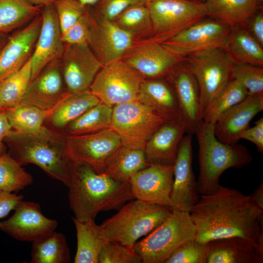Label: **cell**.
Wrapping results in <instances>:
<instances>
[{"label":"cell","mask_w":263,"mask_h":263,"mask_svg":"<svg viewBox=\"0 0 263 263\" xmlns=\"http://www.w3.org/2000/svg\"><path fill=\"white\" fill-rule=\"evenodd\" d=\"M241 139H244L254 143L258 151L263 152V117L255 123L252 128H247L241 135Z\"/></svg>","instance_id":"cell-46"},{"label":"cell","mask_w":263,"mask_h":263,"mask_svg":"<svg viewBox=\"0 0 263 263\" xmlns=\"http://www.w3.org/2000/svg\"><path fill=\"white\" fill-rule=\"evenodd\" d=\"M152 33L161 42L207 17L204 2L189 0H148Z\"/></svg>","instance_id":"cell-9"},{"label":"cell","mask_w":263,"mask_h":263,"mask_svg":"<svg viewBox=\"0 0 263 263\" xmlns=\"http://www.w3.org/2000/svg\"><path fill=\"white\" fill-rule=\"evenodd\" d=\"M172 209L135 199L125 204L100 226L108 241L133 248L138 240L161 225Z\"/></svg>","instance_id":"cell-5"},{"label":"cell","mask_w":263,"mask_h":263,"mask_svg":"<svg viewBox=\"0 0 263 263\" xmlns=\"http://www.w3.org/2000/svg\"><path fill=\"white\" fill-rule=\"evenodd\" d=\"M42 7L24 0H0V33L9 34L26 25L40 13Z\"/></svg>","instance_id":"cell-35"},{"label":"cell","mask_w":263,"mask_h":263,"mask_svg":"<svg viewBox=\"0 0 263 263\" xmlns=\"http://www.w3.org/2000/svg\"><path fill=\"white\" fill-rule=\"evenodd\" d=\"M29 4L34 6H44L54 3L55 0H24Z\"/></svg>","instance_id":"cell-51"},{"label":"cell","mask_w":263,"mask_h":263,"mask_svg":"<svg viewBox=\"0 0 263 263\" xmlns=\"http://www.w3.org/2000/svg\"><path fill=\"white\" fill-rule=\"evenodd\" d=\"M23 198L22 195L0 190V219L6 217L12 210H14Z\"/></svg>","instance_id":"cell-47"},{"label":"cell","mask_w":263,"mask_h":263,"mask_svg":"<svg viewBox=\"0 0 263 263\" xmlns=\"http://www.w3.org/2000/svg\"><path fill=\"white\" fill-rule=\"evenodd\" d=\"M247 29L252 37L263 46V14L261 9L252 18Z\"/></svg>","instance_id":"cell-48"},{"label":"cell","mask_w":263,"mask_h":263,"mask_svg":"<svg viewBox=\"0 0 263 263\" xmlns=\"http://www.w3.org/2000/svg\"><path fill=\"white\" fill-rule=\"evenodd\" d=\"M76 229L77 249L75 263H99V257L108 241L100 225L94 221H81L73 218Z\"/></svg>","instance_id":"cell-29"},{"label":"cell","mask_w":263,"mask_h":263,"mask_svg":"<svg viewBox=\"0 0 263 263\" xmlns=\"http://www.w3.org/2000/svg\"><path fill=\"white\" fill-rule=\"evenodd\" d=\"M207 17L219 20L231 28H247L261 3L258 0H205Z\"/></svg>","instance_id":"cell-27"},{"label":"cell","mask_w":263,"mask_h":263,"mask_svg":"<svg viewBox=\"0 0 263 263\" xmlns=\"http://www.w3.org/2000/svg\"><path fill=\"white\" fill-rule=\"evenodd\" d=\"M167 121L134 101L113 107L110 128L119 135L123 146L144 150L148 140Z\"/></svg>","instance_id":"cell-8"},{"label":"cell","mask_w":263,"mask_h":263,"mask_svg":"<svg viewBox=\"0 0 263 263\" xmlns=\"http://www.w3.org/2000/svg\"><path fill=\"white\" fill-rule=\"evenodd\" d=\"M263 110V94H248L218 118L214 124V134L221 142L236 144L251 120Z\"/></svg>","instance_id":"cell-22"},{"label":"cell","mask_w":263,"mask_h":263,"mask_svg":"<svg viewBox=\"0 0 263 263\" xmlns=\"http://www.w3.org/2000/svg\"><path fill=\"white\" fill-rule=\"evenodd\" d=\"M67 95L60 58L56 59L30 81L22 102L50 111Z\"/></svg>","instance_id":"cell-21"},{"label":"cell","mask_w":263,"mask_h":263,"mask_svg":"<svg viewBox=\"0 0 263 263\" xmlns=\"http://www.w3.org/2000/svg\"><path fill=\"white\" fill-rule=\"evenodd\" d=\"M70 250L64 234L55 231L33 242L32 263H69Z\"/></svg>","instance_id":"cell-32"},{"label":"cell","mask_w":263,"mask_h":263,"mask_svg":"<svg viewBox=\"0 0 263 263\" xmlns=\"http://www.w3.org/2000/svg\"><path fill=\"white\" fill-rule=\"evenodd\" d=\"M261 3H262L263 0H258Z\"/></svg>","instance_id":"cell-56"},{"label":"cell","mask_w":263,"mask_h":263,"mask_svg":"<svg viewBox=\"0 0 263 263\" xmlns=\"http://www.w3.org/2000/svg\"><path fill=\"white\" fill-rule=\"evenodd\" d=\"M3 111H4V110H3V108H2V107L0 101V112Z\"/></svg>","instance_id":"cell-55"},{"label":"cell","mask_w":263,"mask_h":263,"mask_svg":"<svg viewBox=\"0 0 263 263\" xmlns=\"http://www.w3.org/2000/svg\"><path fill=\"white\" fill-rule=\"evenodd\" d=\"M149 166L144 150L122 146L102 173L117 181L129 182L134 174Z\"/></svg>","instance_id":"cell-31"},{"label":"cell","mask_w":263,"mask_h":263,"mask_svg":"<svg viewBox=\"0 0 263 263\" xmlns=\"http://www.w3.org/2000/svg\"><path fill=\"white\" fill-rule=\"evenodd\" d=\"M195 133L199 146V174L197 182L201 195L212 194L220 188V177L225 170L242 168L253 160L245 146L219 141L214 134V124L201 120Z\"/></svg>","instance_id":"cell-4"},{"label":"cell","mask_w":263,"mask_h":263,"mask_svg":"<svg viewBox=\"0 0 263 263\" xmlns=\"http://www.w3.org/2000/svg\"><path fill=\"white\" fill-rule=\"evenodd\" d=\"M189 214L197 242L206 244L238 237L263 251V210L248 195L221 186L212 194L200 195Z\"/></svg>","instance_id":"cell-1"},{"label":"cell","mask_w":263,"mask_h":263,"mask_svg":"<svg viewBox=\"0 0 263 263\" xmlns=\"http://www.w3.org/2000/svg\"><path fill=\"white\" fill-rule=\"evenodd\" d=\"M31 57L18 71L0 83V101L3 110L21 103L31 79Z\"/></svg>","instance_id":"cell-36"},{"label":"cell","mask_w":263,"mask_h":263,"mask_svg":"<svg viewBox=\"0 0 263 263\" xmlns=\"http://www.w3.org/2000/svg\"><path fill=\"white\" fill-rule=\"evenodd\" d=\"M248 195L255 204L263 210V184L261 183L255 190Z\"/></svg>","instance_id":"cell-50"},{"label":"cell","mask_w":263,"mask_h":263,"mask_svg":"<svg viewBox=\"0 0 263 263\" xmlns=\"http://www.w3.org/2000/svg\"><path fill=\"white\" fill-rule=\"evenodd\" d=\"M173 166L150 165L134 174L129 182L134 199L172 208Z\"/></svg>","instance_id":"cell-18"},{"label":"cell","mask_w":263,"mask_h":263,"mask_svg":"<svg viewBox=\"0 0 263 263\" xmlns=\"http://www.w3.org/2000/svg\"><path fill=\"white\" fill-rule=\"evenodd\" d=\"M140 256L133 248L119 243L108 241L102 247L99 263H141Z\"/></svg>","instance_id":"cell-42"},{"label":"cell","mask_w":263,"mask_h":263,"mask_svg":"<svg viewBox=\"0 0 263 263\" xmlns=\"http://www.w3.org/2000/svg\"><path fill=\"white\" fill-rule=\"evenodd\" d=\"M100 102L90 90L76 94H68L51 111L45 120L44 125L63 132L68 125Z\"/></svg>","instance_id":"cell-28"},{"label":"cell","mask_w":263,"mask_h":263,"mask_svg":"<svg viewBox=\"0 0 263 263\" xmlns=\"http://www.w3.org/2000/svg\"><path fill=\"white\" fill-rule=\"evenodd\" d=\"M196 233L189 212L172 209L161 225L135 244L133 249L143 263H164L181 245L195 239Z\"/></svg>","instance_id":"cell-6"},{"label":"cell","mask_w":263,"mask_h":263,"mask_svg":"<svg viewBox=\"0 0 263 263\" xmlns=\"http://www.w3.org/2000/svg\"><path fill=\"white\" fill-rule=\"evenodd\" d=\"M54 5L62 34L79 19L86 8L77 0H55Z\"/></svg>","instance_id":"cell-43"},{"label":"cell","mask_w":263,"mask_h":263,"mask_svg":"<svg viewBox=\"0 0 263 263\" xmlns=\"http://www.w3.org/2000/svg\"><path fill=\"white\" fill-rule=\"evenodd\" d=\"M113 107L100 102L68 125L63 133L67 135L90 134L110 128Z\"/></svg>","instance_id":"cell-34"},{"label":"cell","mask_w":263,"mask_h":263,"mask_svg":"<svg viewBox=\"0 0 263 263\" xmlns=\"http://www.w3.org/2000/svg\"><path fill=\"white\" fill-rule=\"evenodd\" d=\"M137 101L167 120L182 122L173 88L163 80L157 78L144 80L140 87Z\"/></svg>","instance_id":"cell-26"},{"label":"cell","mask_w":263,"mask_h":263,"mask_svg":"<svg viewBox=\"0 0 263 263\" xmlns=\"http://www.w3.org/2000/svg\"><path fill=\"white\" fill-rule=\"evenodd\" d=\"M148 0H100L94 6L101 16L114 20L128 7L136 4H147Z\"/></svg>","instance_id":"cell-45"},{"label":"cell","mask_w":263,"mask_h":263,"mask_svg":"<svg viewBox=\"0 0 263 263\" xmlns=\"http://www.w3.org/2000/svg\"><path fill=\"white\" fill-rule=\"evenodd\" d=\"M263 47L247 28L234 27L232 28L224 49L234 63L263 67Z\"/></svg>","instance_id":"cell-30"},{"label":"cell","mask_w":263,"mask_h":263,"mask_svg":"<svg viewBox=\"0 0 263 263\" xmlns=\"http://www.w3.org/2000/svg\"><path fill=\"white\" fill-rule=\"evenodd\" d=\"M90 18L88 7L79 19L62 34V39L66 44H88Z\"/></svg>","instance_id":"cell-44"},{"label":"cell","mask_w":263,"mask_h":263,"mask_svg":"<svg viewBox=\"0 0 263 263\" xmlns=\"http://www.w3.org/2000/svg\"><path fill=\"white\" fill-rule=\"evenodd\" d=\"M60 64L68 94L90 90L94 78L102 67L87 43H64Z\"/></svg>","instance_id":"cell-14"},{"label":"cell","mask_w":263,"mask_h":263,"mask_svg":"<svg viewBox=\"0 0 263 263\" xmlns=\"http://www.w3.org/2000/svg\"><path fill=\"white\" fill-rule=\"evenodd\" d=\"M67 187L70 207L81 221H94L99 212L119 210L135 199L129 182L97 173L81 162H74Z\"/></svg>","instance_id":"cell-2"},{"label":"cell","mask_w":263,"mask_h":263,"mask_svg":"<svg viewBox=\"0 0 263 263\" xmlns=\"http://www.w3.org/2000/svg\"><path fill=\"white\" fill-rule=\"evenodd\" d=\"M184 59L197 82L199 117L202 120L213 100L231 79L234 63L223 48L199 52Z\"/></svg>","instance_id":"cell-7"},{"label":"cell","mask_w":263,"mask_h":263,"mask_svg":"<svg viewBox=\"0 0 263 263\" xmlns=\"http://www.w3.org/2000/svg\"><path fill=\"white\" fill-rule=\"evenodd\" d=\"M192 165V134L187 133L181 140L174 165L171 194L173 209L189 212L200 199Z\"/></svg>","instance_id":"cell-16"},{"label":"cell","mask_w":263,"mask_h":263,"mask_svg":"<svg viewBox=\"0 0 263 263\" xmlns=\"http://www.w3.org/2000/svg\"><path fill=\"white\" fill-rule=\"evenodd\" d=\"M231 79L239 82L248 94H263V68L250 64L234 63L230 73Z\"/></svg>","instance_id":"cell-40"},{"label":"cell","mask_w":263,"mask_h":263,"mask_svg":"<svg viewBox=\"0 0 263 263\" xmlns=\"http://www.w3.org/2000/svg\"><path fill=\"white\" fill-rule=\"evenodd\" d=\"M41 23L40 13L9 35L0 50V83L20 69L31 57Z\"/></svg>","instance_id":"cell-17"},{"label":"cell","mask_w":263,"mask_h":263,"mask_svg":"<svg viewBox=\"0 0 263 263\" xmlns=\"http://www.w3.org/2000/svg\"><path fill=\"white\" fill-rule=\"evenodd\" d=\"M8 219L0 222V230L20 241L34 242L55 230L56 220L45 217L38 203L21 200Z\"/></svg>","instance_id":"cell-15"},{"label":"cell","mask_w":263,"mask_h":263,"mask_svg":"<svg viewBox=\"0 0 263 263\" xmlns=\"http://www.w3.org/2000/svg\"><path fill=\"white\" fill-rule=\"evenodd\" d=\"M248 92L239 82L231 79L213 100L202 121L215 124L225 112L243 101Z\"/></svg>","instance_id":"cell-38"},{"label":"cell","mask_w":263,"mask_h":263,"mask_svg":"<svg viewBox=\"0 0 263 263\" xmlns=\"http://www.w3.org/2000/svg\"><path fill=\"white\" fill-rule=\"evenodd\" d=\"M9 34L0 33V50L5 43Z\"/></svg>","instance_id":"cell-53"},{"label":"cell","mask_w":263,"mask_h":263,"mask_svg":"<svg viewBox=\"0 0 263 263\" xmlns=\"http://www.w3.org/2000/svg\"><path fill=\"white\" fill-rule=\"evenodd\" d=\"M207 17L161 42V44L184 59L199 52L224 49L232 28L219 20Z\"/></svg>","instance_id":"cell-11"},{"label":"cell","mask_w":263,"mask_h":263,"mask_svg":"<svg viewBox=\"0 0 263 263\" xmlns=\"http://www.w3.org/2000/svg\"><path fill=\"white\" fill-rule=\"evenodd\" d=\"M12 130V126L4 111L0 112V156L7 152V148L4 139Z\"/></svg>","instance_id":"cell-49"},{"label":"cell","mask_w":263,"mask_h":263,"mask_svg":"<svg viewBox=\"0 0 263 263\" xmlns=\"http://www.w3.org/2000/svg\"><path fill=\"white\" fill-rule=\"evenodd\" d=\"M189 0L200 2H204L205 1V0Z\"/></svg>","instance_id":"cell-54"},{"label":"cell","mask_w":263,"mask_h":263,"mask_svg":"<svg viewBox=\"0 0 263 263\" xmlns=\"http://www.w3.org/2000/svg\"><path fill=\"white\" fill-rule=\"evenodd\" d=\"M7 152L0 156V190L16 193L31 185L33 176Z\"/></svg>","instance_id":"cell-37"},{"label":"cell","mask_w":263,"mask_h":263,"mask_svg":"<svg viewBox=\"0 0 263 263\" xmlns=\"http://www.w3.org/2000/svg\"><path fill=\"white\" fill-rule=\"evenodd\" d=\"M206 244L207 263H263V251L241 237L217 239Z\"/></svg>","instance_id":"cell-25"},{"label":"cell","mask_w":263,"mask_h":263,"mask_svg":"<svg viewBox=\"0 0 263 263\" xmlns=\"http://www.w3.org/2000/svg\"><path fill=\"white\" fill-rule=\"evenodd\" d=\"M164 263H207V245L195 239L178 247Z\"/></svg>","instance_id":"cell-41"},{"label":"cell","mask_w":263,"mask_h":263,"mask_svg":"<svg viewBox=\"0 0 263 263\" xmlns=\"http://www.w3.org/2000/svg\"><path fill=\"white\" fill-rule=\"evenodd\" d=\"M113 21L134 37L152 32V23L147 4L131 6L123 11Z\"/></svg>","instance_id":"cell-39"},{"label":"cell","mask_w":263,"mask_h":263,"mask_svg":"<svg viewBox=\"0 0 263 263\" xmlns=\"http://www.w3.org/2000/svg\"><path fill=\"white\" fill-rule=\"evenodd\" d=\"M179 105L186 133H195L199 117V91L196 79L186 63L168 73Z\"/></svg>","instance_id":"cell-23"},{"label":"cell","mask_w":263,"mask_h":263,"mask_svg":"<svg viewBox=\"0 0 263 263\" xmlns=\"http://www.w3.org/2000/svg\"><path fill=\"white\" fill-rule=\"evenodd\" d=\"M122 146L120 137L111 128L90 134L67 135V149L72 160L85 163L99 173H103Z\"/></svg>","instance_id":"cell-12"},{"label":"cell","mask_w":263,"mask_h":263,"mask_svg":"<svg viewBox=\"0 0 263 263\" xmlns=\"http://www.w3.org/2000/svg\"><path fill=\"white\" fill-rule=\"evenodd\" d=\"M4 142L7 153L21 166L34 164L67 186L74 161L67 149V135L45 126L37 134L12 130Z\"/></svg>","instance_id":"cell-3"},{"label":"cell","mask_w":263,"mask_h":263,"mask_svg":"<svg viewBox=\"0 0 263 263\" xmlns=\"http://www.w3.org/2000/svg\"><path fill=\"white\" fill-rule=\"evenodd\" d=\"M123 61L143 76L159 78L168 73L181 61L154 39L145 41L131 48L125 55Z\"/></svg>","instance_id":"cell-20"},{"label":"cell","mask_w":263,"mask_h":263,"mask_svg":"<svg viewBox=\"0 0 263 263\" xmlns=\"http://www.w3.org/2000/svg\"><path fill=\"white\" fill-rule=\"evenodd\" d=\"M40 15L41 26L31 56V81L49 62L60 59L64 49L54 3L43 6Z\"/></svg>","instance_id":"cell-19"},{"label":"cell","mask_w":263,"mask_h":263,"mask_svg":"<svg viewBox=\"0 0 263 263\" xmlns=\"http://www.w3.org/2000/svg\"><path fill=\"white\" fill-rule=\"evenodd\" d=\"M85 6H94L100 0H77Z\"/></svg>","instance_id":"cell-52"},{"label":"cell","mask_w":263,"mask_h":263,"mask_svg":"<svg viewBox=\"0 0 263 263\" xmlns=\"http://www.w3.org/2000/svg\"><path fill=\"white\" fill-rule=\"evenodd\" d=\"M185 132V126L180 121H167L162 124L145 147L150 165L173 166L180 142Z\"/></svg>","instance_id":"cell-24"},{"label":"cell","mask_w":263,"mask_h":263,"mask_svg":"<svg viewBox=\"0 0 263 263\" xmlns=\"http://www.w3.org/2000/svg\"><path fill=\"white\" fill-rule=\"evenodd\" d=\"M90 18L88 44L103 66L121 60L132 46L133 37L113 20L97 12Z\"/></svg>","instance_id":"cell-13"},{"label":"cell","mask_w":263,"mask_h":263,"mask_svg":"<svg viewBox=\"0 0 263 263\" xmlns=\"http://www.w3.org/2000/svg\"><path fill=\"white\" fill-rule=\"evenodd\" d=\"M51 110H44L21 102L4 111L12 130L24 133L37 134L45 127V120Z\"/></svg>","instance_id":"cell-33"},{"label":"cell","mask_w":263,"mask_h":263,"mask_svg":"<svg viewBox=\"0 0 263 263\" xmlns=\"http://www.w3.org/2000/svg\"><path fill=\"white\" fill-rule=\"evenodd\" d=\"M144 78L121 60L103 66L90 88L99 101L111 107L137 101Z\"/></svg>","instance_id":"cell-10"}]
</instances>
